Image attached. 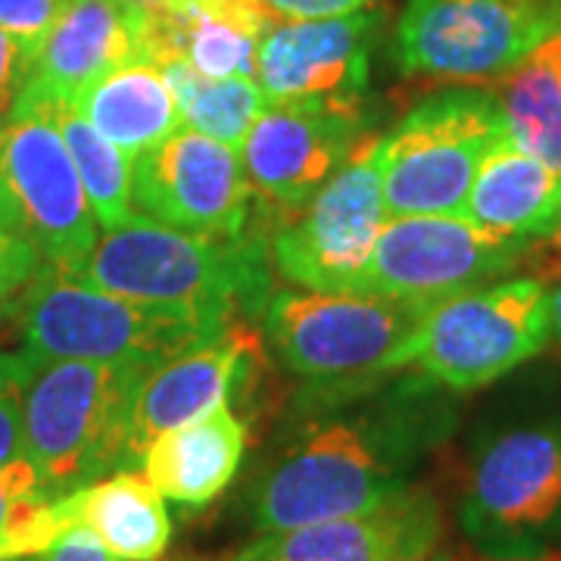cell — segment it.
Returning <instances> with one entry per match:
<instances>
[{
    "mask_svg": "<svg viewBox=\"0 0 561 561\" xmlns=\"http://www.w3.org/2000/svg\"><path fill=\"white\" fill-rule=\"evenodd\" d=\"M456 427V393L415 368L312 381L243 490L256 534L362 515L415 486Z\"/></svg>",
    "mask_w": 561,
    "mask_h": 561,
    "instance_id": "6da1fadb",
    "label": "cell"
},
{
    "mask_svg": "<svg viewBox=\"0 0 561 561\" xmlns=\"http://www.w3.org/2000/svg\"><path fill=\"white\" fill-rule=\"evenodd\" d=\"M456 522L483 561L561 556V375L508 383L478 415Z\"/></svg>",
    "mask_w": 561,
    "mask_h": 561,
    "instance_id": "7a4b0ae2",
    "label": "cell"
},
{
    "mask_svg": "<svg viewBox=\"0 0 561 561\" xmlns=\"http://www.w3.org/2000/svg\"><path fill=\"white\" fill-rule=\"evenodd\" d=\"M268 234L256 228L219 241L135 216L103 231L76 278L122 300L241 321L262 316L272 297Z\"/></svg>",
    "mask_w": 561,
    "mask_h": 561,
    "instance_id": "3957f363",
    "label": "cell"
},
{
    "mask_svg": "<svg viewBox=\"0 0 561 561\" xmlns=\"http://www.w3.org/2000/svg\"><path fill=\"white\" fill-rule=\"evenodd\" d=\"M16 312L20 353L28 362H106L150 371L234 324L201 312L122 300L47 262H41L35 278L16 297Z\"/></svg>",
    "mask_w": 561,
    "mask_h": 561,
    "instance_id": "277c9868",
    "label": "cell"
},
{
    "mask_svg": "<svg viewBox=\"0 0 561 561\" xmlns=\"http://www.w3.org/2000/svg\"><path fill=\"white\" fill-rule=\"evenodd\" d=\"M552 275L556 265H540L437 302L390 371L415 368L456 397L508 378L552 341Z\"/></svg>",
    "mask_w": 561,
    "mask_h": 561,
    "instance_id": "5b68a950",
    "label": "cell"
},
{
    "mask_svg": "<svg viewBox=\"0 0 561 561\" xmlns=\"http://www.w3.org/2000/svg\"><path fill=\"white\" fill-rule=\"evenodd\" d=\"M150 368L106 362H35L22 387V456L62 496L125 471L128 419Z\"/></svg>",
    "mask_w": 561,
    "mask_h": 561,
    "instance_id": "8992f818",
    "label": "cell"
},
{
    "mask_svg": "<svg viewBox=\"0 0 561 561\" xmlns=\"http://www.w3.org/2000/svg\"><path fill=\"white\" fill-rule=\"evenodd\" d=\"M505 138L493 88L446 84L427 94L378 144L387 216H461L481 162Z\"/></svg>",
    "mask_w": 561,
    "mask_h": 561,
    "instance_id": "52a82bcc",
    "label": "cell"
},
{
    "mask_svg": "<svg viewBox=\"0 0 561 561\" xmlns=\"http://www.w3.org/2000/svg\"><path fill=\"white\" fill-rule=\"evenodd\" d=\"M552 253L556 238H500L461 216H400L383 221L350 294L434 309L456 294L549 262Z\"/></svg>",
    "mask_w": 561,
    "mask_h": 561,
    "instance_id": "ba28073f",
    "label": "cell"
},
{
    "mask_svg": "<svg viewBox=\"0 0 561 561\" xmlns=\"http://www.w3.org/2000/svg\"><path fill=\"white\" fill-rule=\"evenodd\" d=\"M427 309L412 302L278 290L262 309L265 341L278 362L309 381H341L390 371L402 343L415 334Z\"/></svg>",
    "mask_w": 561,
    "mask_h": 561,
    "instance_id": "9c48e42d",
    "label": "cell"
},
{
    "mask_svg": "<svg viewBox=\"0 0 561 561\" xmlns=\"http://www.w3.org/2000/svg\"><path fill=\"white\" fill-rule=\"evenodd\" d=\"M556 28L549 0H405L397 62L412 79L490 88Z\"/></svg>",
    "mask_w": 561,
    "mask_h": 561,
    "instance_id": "30bf717a",
    "label": "cell"
},
{
    "mask_svg": "<svg viewBox=\"0 0 561 561\" xmlns=\"http://www.w3.org/2000/svg\"><path fill=\"white\" fill-rule=\"evenodd\" d=\"M381 138H365L353 157L316 191V197L280 216L268 234V262L302 290L350 294L381 234Z\"/></svg>",
    "mask_w": 561,
    "mask_h": 561,
    "instance_id": "8fae6325",
    "label": "cell"
},
{
    "mask_svg": "<svg viewBox=\"0 0 561 561\" xmlns=\"http://www.w3.org/2000/svg\"><path fill=\"white\" fill-rule=\"evenodd\" d=\"M241 153L181 125L131 160V206L144 219L234 241L262 228Z\"/></svg>",
    "mask_w": 561,
    "mask_h": 561,
    "instance_id": "7c38bea8",
    "label": "cell"
},
{
    "mask_svg": "<svg viewBox=\"0 0 561 561\" xmlns=\"http://www.w3.org/2000/svg\"><path fill=\"white\" fill-rule=\"evenodd\" d=\"M0 165L41 260L76 275L101 238V225L50 103L13 106L10 119L0 125Z\"/></svg>",
    "mask_w": 561,
    "mask_h": 561,
    "instance_id": "4fadbf2b",
    "label": "cell"
},
{
    "mask_svg": "<svg viewBox=\"0 0 561 561\" xmlns=\"http://www.w3.org/2000/svg\"><path fill=\"white\" fill-rule=\"evenodd\" d=\"M365 138V106L268 103L238 153L262 209H278V216H287L312 201Z\"/></svg>",
    "mask_w": 561,
    "mask_h": 561,
    "instance_id": "5bb4252c",
    "label": "cell"
},
{
    "mask_svg": "<svg viewBox=\"0 0 561 561\" xmlns=\"http://www.w3.org/2000/svg\"><path fill=\"white\" fill-rule=\"evenodd\" d=\"M378 25L381 16L375 10L328 20H280L256 50V81L268 103L365 106Z\"/></svg>",
    "mask_w": 561,
    "mask_h": 561,
    "instance_id": "9a60e30c",
    "label": "cell"
},
{
    "mask_svg": "<svg viewBox=\"0 0 561 561\" xmlns=\"http://www.w3.org/2000/svg\"><path fill=\"white\" fill-rule=\"evenodd\" d=\"M443 540V508L434 490L415 483L381 508L260 534L228 561H424Z\"/></svg>",
    "mask_w": 561,
    "mask_h": 561,
    "instance_id": "2e32d148",
    "label": "cell"
},
{
    "mask_svg": "<svg viewBox=\"0 0 561 561\" xmlns=\"http://www.w3.org/2000/svg\"><path fill=\"white\" fill-rule=\"evenodd\" d=\"M147 28L150 13L125 0H60L16 106L76 103L106 72L147 60Z\"/></svg>",
    "mask_w": 561,
    "mask_h": 561,
    "instance_id": "e0dca14e",
    "label": "cell"
},
{
    "mask_svg": "<svg viewBox=\"0 0 561 561\" xmlns=\"http://www.w3.org/2000/svg\"><path fill=\"white\" fill-rule=\"evenodd\" d=\"M262 359L260 337L247 321H234L219 337L162 362L138 387L128 419L125 471H135L147 446L181 424L209 415L231 400L243 375Z\"/></svg>",
    "mask_w": 561,
    "mask_h": 561,
    "instance_id": "ac0fdd59",
    "label": "cell"
},
{
    "mask_svg": "<svg viewBox=\"0 0 561 561\" xmlns=\"http://www.w3.org/2000/svg\"><path fill=\"white\" fill-rule=\"evenodd\" d=\"M461 219L500 238L552 241L561 234V172L500 140L481 162Z\"/></svg>",
    "mask_w": 561,
    "mask_h": 561,
    "instance_id": "d6986e66",
    "label": "cell"
},
{
    "mask_svg": "<svg viewBox=\"0 0 561 561\" xmlns=\"http://www.w3.org/2000/svg\"><path fill=\"white\" fill-rule=\"evenodd\" d=\"M247 440V424L225 402L209 415L157 437L140 465L162 500L201 508L219 500L238 478Z\"/></svg>",
    "mask_w": 561,
    "mask_h": 561,
    "instance_id": "ffe728a7",
    "label": "cell"
},
{
    "mask_svg": "<svg viewBox=\"0 0 561 561\" xmlns=\"http://www.w3.org/2000/svg\"><path fill=\"white\" fill-rule=\"evenodd\" d=\"M60 502L69 527L91 530L122 561H160L172 542L165 500L138 471H113Z\"/></svg>",
    "mask_w": 561,
    "mask_h": 561,
    "instance_id": "44dd1931",
    "label": "cell"
},
{
    "mask_svg": "<svg viewBox=\"0 0 561 561\" xmlns=\"http://www.w3.org/2000/svg\"><path fill=\"white\" fill-rule=\"evenodd\" d=\"M72 106L128 160L181 128L179 103L150 62H128L106 72Z\"/></svg>",
    "mask_w": 561,
    "mask_h": 561,
    "instance_id": "7402d4cb",
    "label": "cell"
},
{
    "mask_svg": "<svg viewBox=\"0 0 561 561\" xmlns=\"http://www.w3.org/2000/svg\"><path fill=\"white\" fill-rule=\"evenodd\" d=\"M490 88L500 98L508 138L561 172V28L549 32Z\"/></svg>",
    "mask_w": 561,
    "mask_h": 561,
    "instance_id": "603a6c76",
    "label": "cell"
},
{
    "mask_svg": "<svg viewBox=\"0 0 561 561\" xmlns=\"http://www.w3.org/2000/svg\"><path fill=\"white\" fill-rule=\"evenodd\" d=\"M54 119L69 147V157L79 169L81 187L94 209V219L103 231L122 228L135 219L131 206V160L116 144L103 138L72 103H50Z\"/></svg>",
    "mask_w": 561,
    "mask_h": 561,
    "instance_id": "cb8c5ba5",
    "label": "cell"
},
{
    "mask_svg": "<svg viewBox=\"0 0 561 561\" xmlns=\"http://www.w3.org/2000/svg\"><path fill=\"white\" fill-rule=\"evenodd\" d=\"M66 530L60 496L44 486L38 468L25 456L0 465V561L41 556Z\"/></svg>",
    "mask_w": 561,
    "mask_h": 561,
    "instance_id": "d4e9b609",
    "label": "cell"
},
{
    "mask_svg": "<svg viewBox=\"0 0 561 561\" xmlns=\"http://www.w3.org/2000/svg\"><path fill=\"white\" fill-rule=\"evenodd\" d=\"M268 106V98L256 79H206L181 106V122L206 138L241 150L247 131Z\"/></svg>",
    "mask_w": 561,
    "mask_h": 561,
    "instance_id": "484cf974",
    "label": "cell"
},
{
    "mask_svg": "<svg viewBox=\"0 0 561 561\" xmlns=\"http://www.w3.org/2000/svg\"><path fill=\"white\" fill-rule=\"evenodd\" d=\"M35 362L16 353H0V465L22 456V387Z\"/></svg>",
    "mask_w": 561,
    "mask_h": 561,
    "instance_id": "4316f807",
    "label": "cell"
},
{
    "mask_svg": "<svg viewBox=\"0 0 561 561\" xmlns=\"http://www.w3.org/2000/svg\"><path fill=\"white\" fill-rule=\"evenodd\" d=\"M60 0H0V28L32 54L57 20Z\"/></svg>",
    "mask_w": 561,
    "mask_h": 561,
    "instance_id": "83f0119b",
    "label": "cell"
},
{
    "mask_svg": "<svg viewBox=\"0 0 561 561\" xmlns=\"http://www.w3.org/2000/svg\"><path fill=\"white\" fill-rule=\"evenodd\" d=\"M41 253L28 238H7L0 241V309L16 302L28 280L41 268Z\"/></svg>",
    "mask_w": 561,
    "mask_h": 561,
    "instance_id": "f1b7e54d",
    "label": "cell"
},
{
    "mask_svg": "<svg viewBox=\"0 0 561 561\" xmlns=\"http://www.w3.org/2000/svg\"><path fill=\"white\" fill-rule=\"evenodd\" d=\"M32 66H35V54L0 28V125L10 119L16 98L32 76Z\"/></svg>",
    "mask_w": 561,
    "mask_h": 561,
    "instance_id": "f546056e",
    "label": "cell"
},
{
    "mask_svg": "<svg viewBox=\"0 0 561 561\" xmlns=\"http://www.w3.org/2000/svg\"><path fill=\"white\" fill-rule=\"evenodd\" d=\"M280 20H328L371 10L378 0H260Z\"/></svg>",
    "mask_w": 561,
    "mask_h": 561,
    "instance_id": "4dcf8cb0",
    "label": "cell"
},
{
    "mask_svg": "<svg viewBox=\"0 0 561 561\" xmlns=\"http://www.w3.org/2000/svg\"><path fill=\"white\" fill-rule=\"evenodd\" d=\"M22 561H122L116 559L106 546H103L91 530H84V527H69L66 534H62L60 540L54 542L47 552H41V556H32V559H22Z\"/></svg>",
    "mask_w": 561,
    "mask_h": 561,
    "instance_id": "1f68e13d",
    "label": "cell"
},
{
    "mask_svg": "<svg viewBox=\"0 0 561 561\" xmlns=\"http://www.w3.org/2000/svg\"><path fill=\"white\" fill-rule=\"evenodd\" d=\"M7 238H28V228H25L20 201H16L10 181L3 175V165H0V241H7Z\"/></svg>",
    "mask_w": 561,
    "mask_h": 561,
    "instance_id": "d6a6232c",
    "label": "cell"
},
{
    "mask_svg": "<svg viewBox=\"0 0 561 561\" xmlns=\"http://www.w3.org/2000/svg\"><path fill=\"white\" fill-rule=\"evenodd\" d=\"M552 337L561 343V234L556 238V275H552Z\"/></svg>",
    "mask_w": 561,
    "mask_h": 561,
    "instance_id": "836d02e7",
    "label": "cell"
},
{
    "mask_svg": "<svg viewBox=\"0 0 561 561\" xmlns=\"http://www.w3.org/2000/svg\"><path fill=\"white\" fill-rule=\"evenodd\" d=\"M131 7H138L144 13H165V10H175L181 0H125Z\"/></svg>",
    "mask_w": 561,
    "mask_h": 561,
    "instance_id": "e575fe53",
    "label": "cell"
},
{
    "mask_svg": "<svg viewBox=\"0 0 561 561\" xmlns=\"http://www.w3.org/2000/svg\"><path fill=\"white\" fill-rule=\"evenodd\" d=\"M549 10H552V16H556V25L561 28V0H549Z\"/></svg>",
    "mask_w": 561,
    "mask_h": 561,
    "instance_id": "d590c367",
    "label": "cell"
},
{
    "mask_svg": "<svg viewBox=\"0 0 561 561\" xmlns=\"http://www.w3.org/2000/svg\"><path fill=\"white\" fill-rule=\"evenodd\" d=\"M424 561H453L449 556H443V552H437V556H431V559H424Z\"/></svg>",
    "mask_w": 561,
    "mask_h": 561,
    "instance_id": "8d00e7d4",
    "label": "cell"
},
{
    "mask_svg": "<svg viewBox=\"0 0 561 561\" xmlns=\"http://www.w3.org/2000/svg\"><path fill=\"white\" fill-rule=\"evenodd\" d=\"M540 561H561V556H556V559H540Z\"/></svg>",
    "mask_w": 561,
    "mask_h": 561,
    "instance_id": "74e56055",
    "label": "cell"
}]
</instances>
